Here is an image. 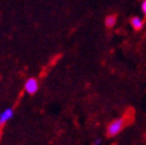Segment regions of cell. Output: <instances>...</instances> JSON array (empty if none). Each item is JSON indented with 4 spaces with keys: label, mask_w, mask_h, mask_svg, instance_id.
Returning a JSON list of instances; mask_svg holds the SVG:
<instances>
[{
    "label": "cell",
    "mask_w": 146,
    "mask_h": 145,
    "mask_svg": "<svg viewBox=\"0 0 146 145\" xmlns=\"http://www.w3.org/2000/svg\"><path fill=\"white\" fill-rule=\"evenodd\" d=\"M123 126H125V119H122V118L115 119V120H113L111 124L108 125V127H107V134L109 137H114L116 134H119L121 132V130L123 128Z\"/></svg>",
    "instance_id": "1"
},
{
    "label": "cell",
    "mask_w": 146,
    "mask_h": 145,
    "mask_svg": "<svg viewBox=\"0 0 146 145\" xmlns=\"http://www.w3.org/2000/svg\"><path fill=\"white\" fill-rule=\"evenodd\" d=\"M100 144H101V140H100V139H96L95 142H94L93 145H100Z\"/></svg>",
    "instance_id": "7"
},
{
    "label": "cell",
    "mask_w": 146,
    "mask_h": 145,
    "mask_svg": "<svg viewBox=\"0 0 146 145\" xmlns=\"http://www.w3.org/2000/svg\"><path fill=\"white\" fill-rule=\"evenodd\" d=\"M38 88H39V83H38V81L35 77L29 78L27 81L25 82V86H24L25 92L27 94H30V95H33V94L37 93Z\"/></svg>",
    "instance_id": "2"
},
{
    "label": "cell",
    "mask_w": 146,
    "mask_h": 145,
    "mask_svg": "<svg viewBox=\"0 0 146 145\" xmlns=\"http://www.w3.org/2000/svg\"><path fill=\"white\" fill-rule=\"evenodd\" d=\"M105 24L107 27H113L115 24H116V16L114 14H111V16H108L105 20Z\"/></svg>",
    "instance_id": "5"
},
{
    "label": "cell",
    "mask_w": 146,
    "mask_h": 145,
    "mask_svg": "<svg viewBox=\"0 0 146 145\" xmlns=\"http://www.w3.org/2000/svg\"><path fill=\"white\" fill-rule=\"evenodd\" d=\"M13 114H14V111H13L12 107H7L5 111H3L1 113H0V128H1L3 126H5L6 122L9 120H11Z\"/></svg>",
    "instance_id": "3"
},
{
    "label": "cell",
    "mask_w": 146,
    "mask_h": 145,
    "mask_svg": "<svg viewBox=\"0 0 146 145\" xmlns=\"http://www.w3.org/2000/svg\"><path fill=\"white\" fill-rule=\"evenodd\" d=\"M131 25H132V27L134 29V30L139 31V30H141L143 26H144V20L140 17H137V16L132 17V18H131Z\"/></svg>",
    "instance_id": "4"
},
{
    "label": "cell",
    "mask_w": 146,
    "mask_h": 145,
    "mask_svg": "<svg viewBox=\"0 0 146 145\" xmlns=\"http://www.w3.org/2000/svg\"><path fill=\"white\" fill-rule=\"evenodd\" d=\"M141 11H143V13L146 16V0H144V1L141 3Z\"/></svg>",
    "instance_id": "6"
}]
</instances>
